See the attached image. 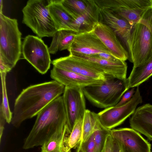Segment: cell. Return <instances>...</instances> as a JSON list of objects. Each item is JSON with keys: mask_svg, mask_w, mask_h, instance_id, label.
<instances>
[{"mask_svg": "<svg viewBox=\"0 0 152 152\" xmlns=\"http://www.w3.org/2000/svg\"><path fill=\"white\" fill-rule=\"evenodd\" d=\"M65 88L53 80L31 85L23 89L15 100L11 123L12 125L18 127L24 121L37 115L63 94Z\"/></svg>", "mask_w": 152, "mask_h": 152, "instance_id": "cell-1", "label": "cell"}, {"mask_svg": "<svg viewBox=\"0 0 152 152\" xmlns=\"http://www.w3.org/2000/svg\"><path fill=\"white\" fill-rule=\"evenodd\" d=\"M67 117L62 96L49 104L37 115L34 125L25 139L23 149L42 146L59 128L66 124Z\"/></svg>", "mask_w": 152, "mask_h": 152, "instance_id": "cell-2", "label": "cell"}, {"mask_svg": "<svg viewBox=\"0 0 152 152\" xmlns=\"http://www.w3.org/2000/svg\"><path fill=\"white\" fill-rule=\"evenodd\" d=\"M21 35L17 20L0 13V61L10 71L21 56Z\"/></svg>", "mask_w": 152, "mask_h": 152, "instance_id": "cell-3", "label": "cell"}, {"mask_svg": "<svg viewBox=\"0 0 152 152\" xmlns=\"http://www.w3.org/2000/svg\"><path fill=\"white\" fill-rule=\"evenodd\" d=\"M82 89L85 96L92 104L105 109L115 106L129 90L125 80L110 76L102 83L87 86Z\"/></svg>", "mask_w": 152, "mask_h": 152, "instance_id": "cell-4", "label": "cell"}, {"mask_svg": "<svg viewBox=\"0 0 152 152\" xmlns=\"http://www.w3.org/2000/svg\"><path fill=\"white\" fill-rule=\"evenodd\" d=\"M48 4V0H29L22 10V23L40 38L52 37L57 31Z\"/></svg>", "mask_w": 152, "mask_h": 152, "instance_id": "cell-5", "label": "cell"}, {"mask_svg": "<svg viewBox=\"0 0 152 152\" xmlns=\"http://www.w3.org/2000/svg\"><path fill=\"white\" fill-rule=\"evenodd\" d=\"M128 60L133 67L142 65L152 55V36L148 29L140 23L134 25L127 48Z\"/></svg>", "mask_w": 152, "mask_h": 152, "instance_id": "cell-6", "label": "cell"}, {"mask_svg": "<svg viewBox=\"0 0 152 152\" xmlns=\"http://www.w3.org/2000/svg\"><path fill=\"white\" fill-rule=\"evenodd\" d=\"M98 7L108 10L127 20L138 23L145 12L152 7V0H94Z\"/></svg>", "mask_w": 152, "mask_h": 152, "instance_id": "cell-7", "label": "cell"}, {"mask_svg": "<svg viewBox=\"0 0 152 152\" xmlns=\"http://www.w3.org/2000/svg\"><path fill=\"white\" fill-rule=\"evenodd\" d=\"M22 53L23 58L39 73H46L51 62L48 48L41 38L28 35L22 44Z\"/></svg>", "mask_w": 152, "mask_h": 152, "instance_id": "cell-8", "label": "cell"}, {"mask_svg": "<svg viewBox=\"0 0 152 152\" xmlns=\"http://www.w3.org/2000/svg\"><path fill=\"white\" fill-rule=\"evenodd\" d=\"M142 102L138 86L131 99L124 104L117 107L107 108L97 113L99 121L103 127L110 130L121 125L133 114L138 105Z\"/></svg>", "mask_w": 152, "mask_h": 152, "instance_id": "cell-9", "label": "cell"}, {"mask_svg": "<svg viewBox=\"0 0 152 152\" xmlns=\"http://www.w3.org/2000/svg\"><path fill=\"white\" fill-rule=\"evenodd\" d=\"M67 117L66 125L71 132L79 119L83 118L86 109L82 88L65 87L62 96Z\"/></svg>", "mask_w": 152, "mask_h": 152, "instance_id": "cell-10", "label": "cell"}, {"mask_svg": "<svg viewBox=\"0 0 152 152\" xmlns=\"http://www.w3.org/2000/svg\"><path fill=\"white\" fill-rule=\"evenodd\" d=\"M68 50L70 55L92 56L103 53L113 55L93 30L77 34Z\"/></svg>", "mask_w": 152, "mask_h": 152, "instance_id": "cell-11", "label": "cell"}, {"mask_svg": "<svg viewBox=\"0 0 152 152\" xmlns=\"http://www.w3.org/2000/svg\"><path fill=\"white\" fill-rule=\"evenodd\" d=\"M53 66L96 80L105 81L110 75H105L85 60L69 55L54 60Z\"/></svg>", "mask_w": 152, "mask_h": 152, "instance_id": "cell-12", "label": "cell"}, {"mask_svg": "<svg viewBox=\"0 0 152 152\" xmlns=\"http://www.w3.org/2000/svg\"><path fill=\"white\" fill-rule=\"evenodd\" d=\"M110 133L129 152H151V144L139 132L132 128L114 129L110 130Z\"/></svg>", "mask_w": 152, "mask_h": 152, "instance_id": "cell-13", "label": "cell"}, {"mask_svg": "<svg viewBox=\"0 0 152 152\" xmlns=\"http://www.w3.org/2000/svg\"><path fill=\"white\" fill-rule=\"evenodd\" d=\"M93 31L113 56L124 61L129 59L127 51L120 43L116 34L109 26L99 22Z\"/></svg>", "mask_w": 152, "mask_h": 152, "instance_id": "cell-14", "label": "cell"}, {"mask_svg": "<svg viewBox=\"0 0 152 152\" xmlns=\"http://www.w3.org/2000/svg\"><path fill=\"white\" fill-rule=\"evenodd\" d=\"M99 8V22L111 28L122 40L127 49L134 25L116 13L108 10Z\"/></svg>", "mask_w": 152, "mask_h": 152, "instance_id": "cell-15", "label": "cell"}, {"mask_svg": "<svg viewBox=\"0 0 152 152\" xmlns=\"http://www.w3.org/2000/svg\"><path fill=\"white\" fill-rule=\"evenodd\" d=\"M71 56L85 60L106 75L124 80L127 78V66L125 61L121 60L118 62H113L89 56Z\"/></svg>", "mask_w": 152, "mask_h": 152, "instance_id": "cell-16", "label": "cell"}, {"mask_svg": "<svg viewBox=\"0 0 152 152\" xmlns=\"http://www.w3.org/2000/svg\"><path fill=\"white\" fill-rule=\"evenodd\" d=\"M51 78L65 87L82 88L101 83L104 81L96 80L53 66L50 71Z\"/></svg>", "mask_w": 152, "mask_h": 152, "instance_id": "cell-17", "label": "cell"}, {"mask_svg": "<svg viewBox=\"0 0 152 152\" xmlns=\"http://www.w3.org/2000/svg\"><path fill=\"white\" fill-rule=\"evenodd\" d=\"M129 123L132 128L152 140V104L146 103L136 108Z\"/></svg>", "mask_w": 152, "mask_h": 152, "instance_id": "cell-18", "label": "cell"}, {"mask_svg": "<svg viewBox=\"0 0 152 152\" xmlns=\"http://www.w3.org/2000/svg\"><path fill=\"white\" fill-rule=\"evenodd\" d=\"M100 8L94 0H90L85 12L72 21L69 29L76 34L88 32L93 30L99 22Z\"/></svg>", "mask_w": 152, "mask_h": 152, "instance_id": "cell-19", "label": "cell"}, {"mask_svg": "<svg viewBox=\"0 0 152 152\" xmlns=\"http://www.w3.org/2000/svg\"><path fill=\"white\" fill-rule=\"evenodd\" d=\"M48 8L57 30H69L73 19L63 7L61 0H50Z\"/></svg>", "mask_w": 152, "mask_h": 152, "instance_id": "cell-20", "label": "cell"}, {"mask_svg": "<svg viewBox=\"0 0 152 152\" xmlns=\"http://www.w3.org/2000/svg\"><path fill=\"white\" fill-rule=\"evenodd\" d=\"M152 76V55L149 59L139 66L133 67L128 77L125 80L127 88L138 86Z\"/></svg>", "mask_w": 152, "mask_h": 152, "instance_id": "cell-21", "label": "cell"}, {"mask_svg": "<svg viewBox=\"0 0 152 152\" xmlns=\"http://www.w3.org/2000/svg\"><path fill=\"white\" fill-rule=\"evenodd\" d=\"M77 34L70 30H61L54 34L48 48L50 54H54L58 51L68 50L73 42Z\"/></svg>", "mask_w": 152, "mask_h": 152, "instance_id": "cell-22", "label": "cell"}, {"mask_svg": "<svg viewBox=\"0 0 152 152\" xmlns=\"http://www.w3.org/2000/svg\"><path fill=\"white\" fill-rule=\"evenodd\" d=\"M101 125L97 114L86 109L83 118L82 134L80 143L86 141Z\"/></svg>", "mask_w": 152, "mask_h": 152, "instance_id": "cell-23", "label": "cell"}, {"mask_svg": "<svg viewBox=\"0 0 152 152\" xmlns=\"http://www.w3.org/2000/svg\"><path fill=\"white\" fill-rule=\"evenodd\" d=\"M61 2L73 20L85 12L90 4V0H61Z\"/></svg>", "mask_w": 152, "mask_h": 152, "instance_id": "cell-24", "label": "cell"}, {"mask_svg": "<svg viewBox=\"0 0 152 152\" xmlns=\"http://www.w3.org/2000/svg\"><path fill=\"white\" fill-rule=\"evenodd\" d=\"M65 126L58 129L44 142L41 146V152H61V145Z\"/></svg>", "mask_w": 152, "mask_h": 152, "instance_id": "cell-25", "label": "cell"}, {"mask_svg": "<svg viewBox=\"0 0 152 152\" xmlns=\"http://www.w3.org/2000/svg\"><path fill=\"white\" fill-rule=\"evenodd\" d=\"M6 73H0L2 86V100L0 106V112H1L6 122L11 123L13 113L10 111L7 98L6 84Z\"/></svg>", "mask_w": 152, "mask_h": 152, "instance_id": "cell-26", "label": "cell"}, {"mask_svg": "<svg viewBox=\"0 0 152 152\" xmlns=\"http://www.w3.org/2000/svg\"><path fill=\"white\" fill-rule=\"evenodd\" d=\"M110 130L104 128L101 125L95 131V152H102L104 146L106 138L107 136L110 133Z\"/></svg>", "mask_w": 152, "mask_h": 152, "instance_id": "cell-27", "label": "cell"}, {"mask_svg": "<svg viewBox=\"0 0 152 152\" xmlns=\"http://www.w3.org/2000/svg\"><path fill=\"white\" fill-rule=\"evenodd\" d=\"M94 132L85 141L79 143L78 146L83 152H95V144L94 142Z\"/></svg>", "mask_w": 152, "mask_h": 152, "instance_id": "cell-28", "label": "cell"}, {"mask_svg": "<svg viewBox=\"0 0 152 152\" xmlns=\"http://www.w3.org/2000/svg\"><path fill=\"white\" fill-rule=\"evenodd\" d=\"M139 23L143 24L147 27L152 36V7L145 12Z\"/></svg>", "mask_w": 152, "mask_h": 152, "instance_id": "cell-29", "label": "cell"}, {"mask_svg": "<svg viewBox=\"0 0 152 152\" xmlns=\"http://www.w3.org/2000/svg\"><path fill=\"white\" fill-rule=\"evenodd\" d=\"M134 88H131L130 90L126 91L123 95L120 101L114 107H117L121 106L129 101L135 92Z\"/></svg>", "mask_w": 152, "mask_h": 152, "instance_id": "cell-30", "label": "cell"}, {"mask_svg": "<svg viewBox=\"0 0 152 152\" xmlns=\"http://www.w3.org/2000/svg\"><path fill=\"white\" fill-rule=\"evenodd\" d=\"M113 152H129L123 144L113 137Z\"/></svg>", "mask_w": 152, "mask_h": 152, "instance_id": "cell-31", "label": "cell"}, {"mask_svg": "<svg viewBox=\"0 0 152 152\" xmlns=\"http://www.w3.org/2000/svg\"><path fill=\"white\" fill-rule=\"evenodd\" d=\"M89 56L113 62H118L121 60L117 58L112 54L106 53H101Z\"/></svg>", "mask_w": 152, "mask_h": 152, "instance_id": "cell-32", "label": "cell"}, {"mask_svg": "<svg viewBox=\"0 0 152 152\" xmlns=\"http://www.w3.org/2000/svg\"><path fill=\"white\" fill-rule=\"evenodd\" d=\"M113 137L111 133L107 136L104 146L102 152H113Z\"/></svg>", "mask_w": 152, "mask_h": 152, "instance_id": "cell-33", "label": "cell"}, {"mask_svg": "<svg viewBox=\"0 0 152 152\" xmlns=\"http://www.w3.org/2000/svg\"><path fill=\"white\" fill-rule=\"evenodd\" d=\"M6 121L1 112H0V142L3 135L5 122Z\"/></svg>", "mask_w": 152, "mask_h": 152, "instance_id": "cell-34", "label": "cell"}, {"mask_svg": "<svg viewBox=\"0 0 152 152\" xmlns=\"http://www.w3.org/2000/svg\"><path fill=\"white\" fill-rule=\"evenodd\" d=\"M2 1L0 0V13H2Z\"/></svg>", "mask_w": 152, "mask_h": 152, "instance_id": "cell-35", "label": "cell"}, {"mask_svg": "<svg viewBox=\"0 0 152 152\" xmlns=\"http://www.w3.org/2000/svg\"><path fill=\"white\" fill-rule=\"evenodd\" d=\"M76 152H83L80 148L78 146V148Z\"/></svg>", "mask_w": 152, "mask_h": 152, "instance_id": "cell-36", "label": "cell"}, {"mask_svg": "<svg viewBox=\"0 0 152 152\" xmlns=\"http://www.w3.org/2000/svg\"><path fill=\"white\" fill-rule=\"evenodd\" d=\"M68 152H71V151H69Z\"/></svg>", "mask_w": 152, "mask_h": 152, "instance_id": "cell-37", "label": "cell"}, {"mask_svg": "<svg viewBox=\"0 0 152 152\" xmlns=\"http://www.w3.org/2000/svg\"><path fill=\"white\" fill-rule=\"evenodd\" d=\"M151 152H152V151Z\"/></svg>", "mask_w": 152, "mask_h": 152, "instance_id": "cell-38", "label": "cell"}, {"mask_svg": "<svg viewBox=\"0 0 152 152\" xmlns=\"http://www.w3.org/2000/svg\"></svg>", "mask_w": 152, "mask_h": 152, "instance_id": "cell-39", "label": "cell"}]
</instances>
